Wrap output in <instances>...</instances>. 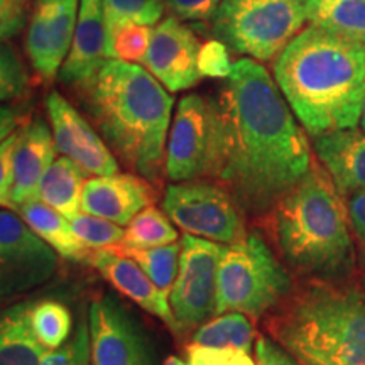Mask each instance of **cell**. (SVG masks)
<instances>
[{"instance_id": "cell-1", "label": "cell", "mask_w": 365, "mask_h": 365, "mask_svg": "<svg viewBox=\"0 0 365 365\" xmlns=\"http://www.w3.org/2000/svg\"><path fill=\"white\" fill-rule=\"evenodd\" d=\"M215 102L212 178L244 215L264 218L314 161L276 80L259 61L242 58Z\"/></svg>"}, {"instance_id": "cell-2", "label": "cell", "mask_w": 365, "mask_h": 365, "mask_svg": "<svg viewBox=\"0 0 365 365\" xmlns=\"http://www.w3.org/2000/svg\"><path fill=\"white\" fill-rule=\"evenodd\" d=\"M272 73L312 137L357 127L365 91V44L312 26L277 54Z\"/></svg>"}, {"instance_id": "cell-3", "label": "cell", "mask_w": 365, "mask_h": 365, "mask_svg": "<svg viewBox=\"0 0 365 365\" xmlns=\"http://www.w3.org/2000/svg\"><path fill=\"white\" fill-rule=\"evenodd\" d=\"M264 218L276 254L299 281H354L357 249L349 210L317 159Z\"/></svg>"}, {"instance_id": "cell-4", "label": "cell", "mask_w": 365, "mask_h": 365, "mask_svg": "<svg viewBox=\"0 0 365 365\" xmlns=\"http://www.w3.org/2000/svg\"><path fill=\"white\" fill-rule=\"evenodd\" d=\"M80 90L108 148L140 176L158 181L175 103L170 90L143 65L112 58Z\"/></svg>"}, {"instance_id": "cell-5", "label": "cell", "mask_w": 365, "mask_h": 365, "mask_svg": "<svg viewBox=\"0 0 365 365\" xmlns=\"http://www.w3.org/2000/svg\"><path fill=\"white\" fill-rule=\"evenodd\" d=\"M267 331L301 365H365V289L355 281H301Z\"/></svg>"}, {"instance_id": "cell-6", "label": "cell", "mask_w": 365, "mask_h": 365, "mask_svg": "<svg viewBox=\"0 0 365 365\" xmlns=\"http://www.w3.org/2000/svg\"><path fill=\"white\" fill-rule=\"evenodd\" d=\"M289 269L259 232H247L223 250L217 277V314L239 312L257 319L294 291Z\"/></svg>"}, {"instance_id": "cell-7", "label": "cell", "mask_w": 365, "mask_h": 365, "mask_svg": "<svg viewBox=\"0 0 365 365\" xmlns=\"http://www.w3.org/2000/svg\"><path fill=\"white\" fill-rule=\"evenodd\" d=\"M307 0H220L213 36L255 61L277 58L307 22Z\"/></svg>"}, {"instance_id": "cell-8", "label": "cell", "mask_w": 365, "mask_h": 365, "mask_svg": "<svg viewBox=\"0 0 365 365\" xmlns=\"http://www.w3.org/2000/svg\"><path fill=\"white\" fill-rule=\"evenodd\" d=\"M163 210L186 234L230 245L247 234L244 213L220 182L203 180L173 182Z\"/></svg>"}, {"instance_id": "cell-9", "label": "cell", "mask_w": 365, "mask_h": 365, "mask_svg": "<svg viewBox=\"0 0 365 365\" xmlns=\"http://www.w3.org/2000/svg\"><path fill=\"white\" fill-rule=\"evenodd\" d=\"M225 245L202 237L181 239L180 269L170 291L178 335L188 333L217 314V277Z\"/></svg>"}, {"instance_id": "cell-10", "label": "cell", "mask_w": 365, "mask_h": 365, "mask_svg": "<svg viewBox=\"0 0 365 365\" xmlns=\"http://www.w3.org/2000/svg\"><path fill=\"white\" fill-rule=\"evenodd\" d=\"M213 156L215 102L200 95H186L173 117L164 173L175 182L212 178Z\"/></svg>"}, {"instance_id": "cell-11", "label": "cell", "mask_w": 365, "mask_h": 365, "mask_svg": "<svg viewBox=\"0 0 365 365\" xmlns=\"http://www.w3.org/2000/svg\"><path fill=\"white\" fill-rule=\"evenodd\" d=\"M58 269V252L31 230L21 215L0 212V303L43 286Z\"/></svg>"}, {"instance_id": "cell-12", "label": "cell", "mask_w": 365, "mask_h": 365, "mask_svg": "<svg viewBox=\"0 0 365 365\" xmlns=\"http://www.w3.org/2000/svg\"><path fill=\"white\" fill-rule=\"evenodd\" d=\"M88 327L91 365H164L139 319L113 294L91 301Z\"/></svg>"}, {"instance_id": "cell-13", "label": "cell", "mask_w": 365, "mask_h": 365, "mask_svg": "<svg viewBox=\"0 0 365 365\" xmlns=\"http://www.w3.org/2000/svg\"><path fill=\"white\" fill-rule=\"evenodd\" d=\"M78 9L80 0H38L27 21L26 54L46 81L56 78L70 53Z\"/></svg>"}, {"instance_id": "cell-14", "label": "cell", "mask_w": 365, "mask_h": 365, "mask_svg": "<svg viewBox=\"0 0 365 365\" xmlns=\"http://www.w3.org/2000/svg\"><path fill=\"white\" fill-rule=\"evenodd\" d=\"M200 41L175 16L159 22L150 33L143 66L171 93L188 90L203 78L198 68Z\"/></svg>"}, {"instance_id": "cell-15", "label": "cell", "mask_w": 365, "mask_h": 365, "mask_svg": "<svg viewBox=\"0 0 365 365\" xmlns=\"http://www.w3.org/2000/svg\"><path fill=\"white\" fill-rule=\"evenodd\" d=\"M46 110L58 153L75 161L88 176H110L118 173V163L110 148L63 95L58 91L48 93Z\"/></svg>"}, {"instance_id": "cell-16", "label": "cell", "mask_w": 365, "mask_h": 365, "mask_svg": "<svg viewBox=\"0 0 365 365\" xmlns=\"http://www.w3.org/2000/svg\"><path fill=\"white\" fill-rule=\"evenodd\" d=\"M156 191L143 178L127 173L95 176L81 190V212L107 218L118 225H129L140 210L150 207Z\"/></svg>"}, {"instance_id": "cell-17", "label": "cell", "mask_w": 365, "mask_h": 365, "mask_svg": "<svg viewBox=\"0 0 365 365\" xmlns=\"http://www.w3.org/2000/svg\"><path fill=\"white\" fill-rule=\"evenodd\" d=\"M108 58V33L103 0H80L70 53L59 70V81L83 88Z\"/></svg>"}, {"instance_id": "cell-18", "label": "cell", "mask_w": 365, "mask_h": 365, "mask_svg": "<svg viewBox=\"0 0 365 365\" xmlns=\"http://www.w3.org/2000/svg\"><path fill=\"white\" fill-rule=\"evenodd\" d=\"M86 261L97 269L100 276L115 287L118 293L134 301L144 312L161 319L164 325L178 335V325L173 317L170 298L145 276L139 264L110 249L90 250Z\"/></svg>"}, {"instance_id": "cell-19", "label": "cell", "mask_w": 365, "mask_h": 365, "mask_svg": "<svg viewBox=\"0 0 365 365\" xmlns=\"http://www.w3.org/2000/svg\"><path fill=\"white\" fill-rule=\"evenodd\" d=\"M56 153L53 130H49L41 117H34L17 129L12 154V208L38 200L41 180L53 164Z\"/></svg>"}, {"instance_id": "cell-20", "label": "cell", "mask_w": 365, "mask_h": 365, "mask_svg": "<svg viewBox=\"0 0 365 365\" xmlns=\"http://www.w3.org/2000/svg\"><path fill=\"white\" fill-rule=\"evenodd\" d=\"M317 159L344 196L365 190V134L344 129L313 137Z\"/></svg>"}, {"instance_id": "cell-21", "label": "cell", "mask_w": 365, "mask_h": 365, "mask_svg": "<svg viewBox=\"0 0 365 365\" xmlns=\"http://www.w3.org/2000/svg\"><path fill=\"white\" fill-rule=\"evenodd\" d=\"M22 220L31 227L36 235L41 237L49 247H53L61 257L70 261H86L90 250L75 235L71 222L48 205L33 200L16 208Z\"/></svg>"}, {"instance_id": "cell-22", "label": "cell", "mask_w": 365, "mask_h": 365, "mask_svg": "<svg viewBox=\"0 0 365 365\" xmlns=\"http://www.w3.org/2000/svg\"><path fill=\"white\" fill-rule=\"evenodd\" d=\"M31 303H19L0 318V365H41L48 350L36 339Z\"/></svg>"}, {"instance_id": "cell-23", "label": "cell", "mask_w": 365, "mask_h": 365, "mask_svg": "<svg viewBox=\"0 0 365 365\" xmlns=\"http://www.w3.org/2000/svg\"><path fill=\"white\" fill-rule=\"evenodd\" d=\"M86 176L88 175L70 158L54 159L41 180L38 200L71 220L81 212V190Z\"/></svg>"}, {"instance_id": "cell-24", "label": "cell", "mask_w": 365, "mask_h": 365, "mask_svg": "<svg viewBox=\"0 0 365 365\" xmlns=\"http://www.w3.org/2000/svg\"><path fill=\"white\" fill-rule=\"evenodd\" d=\"M312 26L365 44V0H307Z\"/></svg>"}, {"instance_id": "cell-25", "label": "cell", "mask_w": 365, "mask_h": 365, "mask_svg": "<svg viewBox=\"0 0 365 365\" xmlns=\"http://www.w3.org/2000/svg\"><path fill=\"white\" fill-rule=\"evenodd\" d=\"M255 328L247 314L228 312L208 319L193 331L190 344L203 346H234L252 354L255 345Z\"/></svg>"}, {"instance_id": "cell-26", "label": "cell", "mask_w": 365, "mask_h": 365, "mask_svg": "<svg viewBox=\"0 0 365 365\" xmlns=\"http://www.w3.org/2000/svg\"><path fill=\"white\" fill-rule=\"evenodd\" d=\"M110 250L117 254L127 255L132 261L139 264L145 276L156 284L164 294L170 298V291L178 276L180 269V252L181 242H173V244L161 245V247L149 249H135L125 247V245H115Z\"/></svg>"}, {"instance_id": "cell-27", "label": "cell", "mask_w": 365, "mask_h": 365, "mask_svg": "<svg viewBox=\"0 0 365 365\" xmlns=\"http://www.w3.org/2000/svg\"><path fill=\"white\" fill-rule=\"evenodd\" d=\"M31 328L36 339L46 350H56L70 339L73 333V318L65 304L54 299L31 303Z\"/></svg>"}, {"instance_id": "cell-28", "label": "cell", "mask_w": 365, "mask_h": 365, "mask_svg": "<svg viewBox=\"0 0 365 365\" xmlns=\"http://www.w3.org/2000/svg\"><path fill=\"white\" fill-rule=\"evenodd\" d=\"M178 240V230L170 217L156 207H145L132 218L124 232V240L118 245L135 249L161 247Z\"/></svg>"}, {"instance_id": "cell-29", "label": "cell", "mask_w": 365, "mask_h": 365, "mask_svg": "<svg viewBox=\"0 0 365 365\" xmlns=\"http://www.w3.org/2000/svg\"><path fill=\"white\" fill-rule=\"evenodd\" d=\"M166 11V0H103L107 33L124 24L158 26Z\"/></svg>"}, {"instance_id": "cell-30", "label": "cell", "mask_w": 365, "mask_h": 365, "mask_svg": "<svg viewBox=\"0 0 365 365\" xmlns=\"http://www.w3.org/2000/svg\"><path fill=\"white\" fill-rule=\"evenodd\" d=\"M71 228L75 235L91 249H112L124 240V228L107 218L78 213L71 218Z\"/></svg>"}, {"instance_id": "cell-31", "label": "cell", "mask_w": 365, "mask_h": 365, "mask_svg": "<svg viewBox=\"0 0 365 365\" xmlns=\"http://www.w3.org/2000/svg\"><path fill=\"white\" fill-rule=\"evenodd\" d=\"M29 88V73L16 51L7 41L0 43V103L12 102L24 97Z\"/></svg>"}, {"instance_id": "cell-32", "label": "cell", "mask_w": 365, "mask_h": 365, "mask_svg": "<svg viewBox=\"0 0 365 365\" xmlns=\"http://www.w3.org/2000/svg\"><path fill=\"white\" fill-rule=\"evenodd\" d=\"M150 33L149 26L140 24H124L108 31V58L140 63L149 48Z\"/></svg>"}, {"instance_id": "cell-33", "label": "cell", "mask_w": 365, "mask_h": 365, "mask_svg": "<svg viewBox=\"0 0 365 365\" xmlns=\"http://www.w3.org/2000/svg\"><path fill=\"white\" fill-rule=\"evenodd\" d=\"M41 365H91L90 327L86 319H81L59 349L46 352Z\"/></svg>"}, {"instance_id": "cell-34", "label": "cell", "mask_w": 365, "mask_h": 365, "mask_svg": "<svg viewBox=\"0 0 365 365\" xmlns=\"http://www.w3.org/2000/svg\"><path fill=\"white\" fill-rule=\"evenodd\" d=\"M190 365H255L252 354L234 346H203L190 344L185 349Z\"/></svg>"}, {"instance_id": "cell-35", "label": "cell", "mask_w": 365, "mask_h": 365, "mask_svg": "<svg viewBox=\"0 0 365 365\" xmlns=\"http://www.w3.org/2000/svg\"><path fill=\"white\" fill-rule=\"evenodd\" d=\"M198 68L202 76L210 78H228L234 68V63L230 61L228 48L222 41H207L200 46L198 53Z\"/></svg>"}, {"instance_id": "cell-36", "label": "cell", "mask_w": 365, "mask_h": 365, "mask_svg": "<svg viewBox=\"0 0 365 365\" xmlns=\"http://www.w3.org/2000/svg\"><path fill=\"white\" fill-rule=\"evenodd\" d=\"M220 0H166L171 16L180 21L208 22L215 17Z\"/></svg>"}, {"instance_id": "cell-37", "label": "cell", "mask_w": 365, "mask_h": 365, "mask_svg": "<svg viewBox=\"0 0 365 365\" xmlns=\"http://www.w3.org/2000/svg\"><path fill=\"white\" fill-rule=\"evenodd\" d=\"M24 0H0V43L16 38L27 26Z\"/></svg>"}, {"instance_id": "cell-38", "label": "cell", "mask_w": 365, "mask_h": 365, "mask_svg": "<svg viewBox=\"0 0 365 365\" xmlns=\"http://www.w3.org/2000/svg\"><path fill=\"white\" fill-rule=\"evenodd\" d=\"M255 365H301L281 344L272 336L259 335L254 345Z\"/></svg>"}, {"instance_id": "cell-39", "label": "cell", "mask_w": 365, "mask_h": 365, "mask_svg": "<svg viewBox=\"0 0 365 365\" xmlns=\"http://www.w3.org/2000/svg\"><path fill=\"white\" fill-rule=\"evenodd\" d=\"M17 130L9 135L4 143H0V207L12 208V185H14V168L12 154L16 145Z\"/></svg>"}, {"instance_id": "cell-40", "label": "cell", "mask_w": 365, "mask_h": 365, "mask_svg": "<svg viewBox=\"0 0 365 365\" xmlns=\"http://www.w3.org/2000/svg\"><path fill=\"white\" fill-rule=\"evenodd\" d=\"M346 210H349L350 225L354 235L357 237L360 245V254L365 259V190L346 195ZM365 264V261H362Z\"/></svg>"}, {"instance_id": "cell-41", "label": "cell", "mask_w": 365, "mask_h": 365, "mask_svg": "<svg viewBox=\"0 0 365 365\" xmlns=\"http://www.w3.org/2000/svg\"><path fill=\"white\" fill-rule=\"evenodd\" d=\"M21 127V112L16 107L0 105V143Z\"/></svg>"}, {"instance_id": "cell-42", "label": "cell", "mask_w": 365, "mask_h": 365, "mask_svg": "<svg viewBox=\"0 0 365 365\" xmlns=\"http://www.w3.org/2000/svg\"><path fill=\"white\" fill-rule=\"evenodd\" d=\"M164 365H190V364L186 362L185 359L178 357V355H171V357H168L166 360H164Z\"/></svg>"}, {"instance_id": "cell-43", "label": "cell", "mask_w": 365, "mask_h": 365, "mask_svg": "<svg viewBox=\"0 0 365 365\" xmlns=\"http://www.w3.org/2000/svg\"><path fill=\"white\" fill-rule=\"evenodd\" d=\"M360 125L365 132V91H364V102H362V112H360Z\"/></svg>"}, {"instance_id": "cell-44", "label": "cell", "mask_w": 365, "mask_h": 365, "mask_svg": "<svg viewBox=\"0 0 365 365\" xmlns=\"http://www.w3.org/2000/svg\"><path fill=\"white\" fill-rule=\"evenodd\" d=\"M362 284H364V289H365V264H362Z\"/></svg>"}, {"instance_id": "cell-45", "label": "cell", "mask_w": 365, "mask_h": 365, "mask_svg": "<svg viewBox=\"0 0 365 365\" xmlns=\"http://www.w3.org/2000/svg\"><path fill=\"white\" fill-rule=\"evenodd\" d=\"M24 2H27V0H24Z\"/></svg>"}]
</instances>
